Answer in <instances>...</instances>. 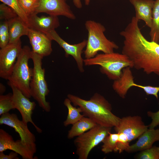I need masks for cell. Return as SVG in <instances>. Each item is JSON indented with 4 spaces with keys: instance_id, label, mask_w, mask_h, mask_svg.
<instances>
[{
    "instance_id": "obj_28",
    "label": "cell",
    "mask_w": 159,
    "mask_h": 159,
    "mask_svg": "<svg viewBox=\"0 0 159 159\" xmlns=\"http://www.w3.org/2000/svg\"><path fill=\"white\" fill-rule=\"evenodd\" d=\"M9 35L8 21L4 20L0 24V47L3 48L9 42Z\"/></svg>"
},
{
    "instance_id": "obj_31",
    "label": "cell",
    "mask_w": 159,
    "mask_h": 159,
    "mask_svg": "<svg viewBox=\"0 0 159 159\" xmlns=\"http://www.w3.org/2000/svg\"><path fill=\"white\" fill-rule=\"evenodd\" d=\"M118 137L117 139L115 152L118 151L120 153L124 151H127L129 148V142L127 136L124 133H117Z\"/></svg>"
},
{
    "instance_id": "obj_10",
    "label": "cell",
    "mask_w": 159,
    "mask_h": 159,
    "mask_svg": "<svg viewBox=\"0 0 159 159\" xmlns=\"http://www.w3.org/2000/svg\"><path fill=\"white\" fill-rule=\"evenodd\" d=\"M20 39L17 42L9 43L0 50V77L8 80L11 74L17 58L22 49Z\"/></svg>"
},
{
    "instance_id": "obj_7",
    "label": "cell",
    "mask_w": 159,
    "mask_h": 159,
    "mask_svg": "<svg viewBox=\"0 0 159 159\" xmlns=\"http://www.w3.org/2000/svg\"><path fill=\"white\" fill-rule=\"evenodd\" d=\"M112 128L97 124L94 127L78 136L74 140L76 153L79 159H87L90 153L102 142L111 132Z\"/></svg>"
},
{
    "instance_id": "obj_17",
    "label": "cell",
    "mask_w": 159,
    "mask_h": 159,
    "mask_svg": "<svg viewBox=\"0 0 159 159\" xmlns=\"http://www.w3.org/2000/svg\"><path fill=\"white\" fill-rule=\"evenodd\" d=\"M29 27L47 34L58 28L60 25L58 16L49 15L39 17L36 14L29 16Z\"/></svg>"
},
{
    "instance_id": "obj_6",
    "label": "cell",
    "mask_w": 159,
    "mask_h": 159,
    "mask_svg": "<svg viewBox=\"0 0 159 159\" xmlns=\"http://www.w3.org/2000/svg\"><path fill=\"white\" fill-rule=\"evenodd\" d=\"M43 57L31 51V59L33 63L32 74L30 83L31 97L38 102L44 111H50V103L46 100L49 92L45 78V69L42 67Z\"/></svg>"
},
{
    "instance_id": "obj_13",
    "label": "cell",
    "mask_w": 159,
    "mask_h": 159,
    "mask_svg": "<svg viewBox=\"0 0 159 159\" xmlns=\"http://www.w3.org/2000/svg\"><path fill=\"white\" fill-rule=\"evenodd\" d=\"M52 40L56 42L64 50L65 56H72L76 61L79 70L81 72L84 71L83 68L84 59L82 57V54L84 48L86 47L87 40L75 44H70L62 39L57 33L55 30H53L46 34Z\"/></svg>"
},
{
    "instance_id": "obj_29",
    "label": "cell",
    "mask_w": 159,
    "mask_h": 159,
    "mask_svg": "<svg viewBox=\"0 0 159 159\" xmlns=\"http://www.w3.org/2000/svg\"><path fill=\"white\" fill-rule=\"evenodd\" d=\"M137 158L139 159H159V147L152 146L141 151Z\"/></svg>"
},
{
    "instance_id": "obj_27",
    "label": "cell",
    "mask_w": 159,
    "mask_h": 159,
    "mask_svg": "<svg viewBox=\"0 0 159 159\" xmlns=\"http://www.w3.org/2000/svg\"><path fill=\"white\" fill-rule=\"evenodd\" d=\"M0 0L3 3L6 4L12 9L16 12L18 16L20 17L28 26V17L21 7L18 0Z\"/></svg>"
},
{
    "instance_id": "obj_26",
    "label": "cell",
    "mask_w": 159,
    "mask_h": 159,
    "mask_svg": "<svg viewBox=\"0 0 159 159\" xmlns=\"http://www.w3.org/2000/svg\"><path fill=\"white\" fill-rule=\"evenodd\" d=\"M40 0H18L22 9L28 16L36 14V11L38 7Z\"/></svg>"
},
{
    "instance_id": "obj_15",
    "label": "cell",
    "mask_w": 159,
    "mask_h": 159,
    "mask_svg": "<svg viewBox=\"0 0 159 159\" xmlns=\"http://www.w3.org/2000/svg\"><path fill=\"white\" fill-rule=\"evenodd\" d=\"M10 150L20 155L23 159H34L36 153L21 140L14 141L12 136L2 129H0V152Z\"/></svg>"
},
{
    "instance_id": "obj_18",
    "label": "cell",
    "mask_w": 159,
    "mask_h": 159,
    "mask_svg": "<svg viewBox=\"0 0 159 159\" xmlns=\"http://www.w3.org/2000/svg\"><path fill=\"white\" fill-rule=\"evenodd\" d=\"M157 141H159V129L149 128L138 138L135 143L130 146L126 151H141L151 148Z\"/></svg>"
},
{
    "instance_id": "obj_21",
    "label": "cell",
    "mask_w": 159,
    "mask_h": 159,
    "mask_svg": "<svg viewBox=\"0 0 159 159\" xmlns=\"http://www.w3.org/2000/svg\"><path fill=\"white\" fill-rule=\"evenodd\" d=\"M97 124L93 120L87 117H83L73 125L69 131L67 138L69 139L79 136L96 126Z\"/></svg>"
},
{
    "instance_id": "obj_19",
    "label": "cell",
    "mask_w": 159,
    "mask_h": 159,
    "mask_svg": "<svg viewBox=\"0 0 159 159\" xmlns=\"http://www.w3.org/2000/svg\"><path fill=\"white\" fill-rule=\"evenodd\" d=\"M134 6L135 17L139 21H143L150 28L152 25V11L155 1L153 0H129Z\"/></svg>"
},
{
    "instance_id": "obj_23",
    "label": "cell",
    "mask_w": 159,
    "mask_h": 159,
    "mask_svg": "<svg viewBox=\"0 0 159 159\" xmlns=\"http://www.w3.org/2000/svg\"><path fill=\"white\" fill-rule=\"evenodd\" d=\"M152 25L150 32L151 40L159 43V0L155 1L152 11Z\"/></svg>"
},
{
    "instance_id": "obj_30",
    "label": "cell",
    "mask_w": 159,
    "mask_h": 159,
    "mask_svg": "<svg viewBox=\"0 0 159 159\" xmlns=\"http://www.w3.org/2000/svg\"><path fill=\"white\" fill-rule=\"evenodd\" d=\"M18 16L14 10L6 4L0 5V19L8 20Z\"/></svg>"
},
{
    "instance_id": "obj_11",
    "label": "cell",
    "mask_w": 159,
    "mask_h": 159,
    "mask_svg": "<svg viewBox=\"0 0 159 159\" xmlns=\"http://www.w3.org/2000/svg\"><path fill=\"white\" fill-rule=\"evenodd\" d=\"M148 128L138 115L128 116L120 118L118 125L114 127L116 133L122 132L127 136L129 142L135 140Z\"/></svg>"
},
{
    "instance_id": "obj_3",
    "label": "cell",
    "mask_w": 159,
    "mask_h": 159,
    "mask_svg": "<svg viewBox=\"0 0 159 159\" xmlns=\"http://www.w3.org/2000/svg\"><path fill=\"white\" fill-rule=\"evenodd\" d=\"M84 63L85 66H100L101 72L105 74L109 79L114 80L120 78L123 69L133 67L132 62L127 56L122 53L114 52L97 54L93 57L85 59Z\"/></svg>"
},
{
    "instance_id": "obj_8",
    "label": "cell",
    "mask_w": 159,
    "mask_h": 159,
    "mask_svg": "<svg viewBox=\"0 0 159 159\" xmlns=\"http://www.w3.org/2000/svg\"><path fill=\"white\" fill-rule=\"evenodd\" d=\"M122 70L120 78L114 80L112 85L113 90L120 97L124 98L129 89L135 86L143 89L147 95H153L158 99L159 86H144L136 84L134 82L130 68L126 67Z\"/></svg>"
},
{
    "instance_id": "obj_16",
    "label": "cell",
    "mask_w": 159,
    "mask_h": 159,
    "mask_svg": "<svg viewBox=\"0 0 159 159\" xmlns=\"http://www.w3.org/2000/svg\"><path fill=\"white\" fill-rule=\"evenodd\" d=\"M27 36L34 52L43 58L51 54L52 40L46 34L29 28Z\"/></svg>"
},
{
    "instance_id": "obj_36",
    "label": "cell",
    "mask_w": 159,
    "mask_h": 159,
    "mask_svg": "<svg viewBox=\"0 0 159 159\" xmlns=\"http://www.w3.org/2000/svg\"><path fill=\"white\" fill-rule=\"evenodd\" d=\"M85 4L86 5H88L90 4V0H85Z\"/></svg>"
},
{
    "instance_id": "obj_33",
    "label": "cell",
    "mask_w": 159,
    "mask_h": 159,
    "mask_svg": "<svg viewBox=\"0 0 159 159\" xmlns=\"http://www.w3.org/2000/svg\"><path fill=\"white\" fill-rule=\"evenodd\" d=\"M18 154L14 152H11L8 155H6L3 152H0V159H19Z\"/></svg>"
},
{
    "instance_id": "obj_24",
    "label": "cell",
    "mask_w": 159,
    "mask_h": 159,
    "mask_svg": "<svg viewBox=\"0 0 159 159\" xmlns=\"http://www.w3.org/2000/svg\"><path fill=\"white\" fill-rule=\"evenodd\" d=\"M118 137V133L110 132L102 142L103 144L102 146V151L105 154L115 152Z\"/></svg>"
},
{
    "instance_id": "obj_2",
    "label": "cell",
    "mask_w": 159,
    "mask_h": 159,
    "mask_svg": "<svg viewBox=\"0 0 159 159\" xmlns=\"http://www.w3.org/2000/svg\"><path fill=\"white\" fill-rule=\"evenodd\" d=\"M67 98L74 105L81 108L85 116L97 124L111 128L118 125L120 118L112 112L111 104L100 94L95 93L89 100L71 94L68 95Z\"/></svg>"
},
{
    "instance_id": "obj_22",
    "label": "cell",
    "mask_w": 159,
    "mask_h": 159,
    "mask_svg": "<svg viewBox=\"0 0 159 159\" xmlns=\"http://www.w3.org/2000/svg\"><path fill=\"white\" fill-rule=\"evenodd\" d=\"M70 100L68 98H66L64 101V104L67 107L68 113L67 118L64 122V125L67 126L70 125H73L80 120L84 116L81 114L82 110L81 108L73 106L71 104Z\"/></svg>"
},
{
    "instance_id": "obj_1",
    "label": "cell",
    "mask_w": 159,
    "mask_h": 159,
    "mask_svg": "<svg viewBox=\"0 0 159 159\" xmlns=\"http://www.w3.org/2000/svg\"><path fill=\"white\" fill-rule=\"evenodd\" d=\"M138 21L132 20L120 33L124 40L122 53L132 62L133 68L148 74L159 76V44L148 41L143 35Z\"/></svg>"
},
{
    "instance_id": "obj_12",
    "label": "cell",
    "mask_w": 159,
    "mask_h": 159,
    "mask_svg": "<svg viewBox=\"0 0 159 159\" xmlns=\"http://www.w3.org/2000/svg\"><path fill=\"white\" fill-rule=\"evenodd\" d=\"M12 91V100L15 109L20 112L22 121L26 125L30 122L34 126L37 131L41 133L42 131L33 122L32 119L33 111L36 107L34 102L31 101L29 98L26 97L22 93L15 87L11 85Z\"/></svg>"
},
{
    "instance_id": "obj_34",
    "label": "cell",
    "mask_w": 159,
    "mask_h": 159,
    "mask_svg": "<svg viewBox=\"0 0 159 159\" xmlns=\"http://www.w3.org/2000/svg\"><path fill=\"white\" fill-rule=\"evenodd\" d=\"M73 2L74 6L78 9H81L82 5L80 0H73Z\"/></svg>"
},
{
    "instance_id": "obj_25",
    "label": "cell",
    "mask_w": 159,
    "mask_h": 159,
    "mask_svg": "<svg viewBox=\"0 0 159 159\" xmlns=\"http://www.w3.org/2000/svg\"><path fill=\"white\" fill-rule=\"evenodd\" d=\"M12 93L0 95V115L9 112L12 109H15L12 100Z\"/></svg>"
},
{
    "instance_id": "obj_35",
    "label": "cell",
    "mask_w": 159,
    "mask_h": 159,
    "mask_svg": "<svg viewBox=\"0 0 159 159\" xmlns=\"http://www.w3.org/2000/svg\"><path fill=\"white\" fill-rule=\"evenodd\" d=\"M0 95H2L5 92L6 88L5 86L2 83H0Z\"/></svg>"
},
{
    "instance_id": "obj_14",
    "label": "cell",
    "mask_w": 159,
    "mask_h": 159,
    "mask_svg": "<svg viewBox=\"0 0 159 159\" xmlns=\"http://www.w3.org/2000/svg\"><path fill=\"white\" fill-rule=\"evenodd\" d=\"M67 0H40L37 9V14L46 13L49 15L64 16L71 19H74L76 16L67 4Z\"/></svg>"
},
{
    "instance_id": "obj_32",
    "label": "cell",
    "mask_w": 159,
    "mask_h": 159,
    "mask_svg": "<svg viewBox=\"0 0 159 159\" xmlns=\"http://www.w3.org/2000/svg\"><path fill=\"white\" fill-rule=\"evenodd\" d=\"M147 114L152 120L151 123L148 125V128H154L159 125V110L156 112L148 111Z\"/></svg>"
},
{
    "instance_id": "obj_5",
    "label": "cell",
    "mask_w": 159,
    "mask_h": 159,
    "mask_svg": "<svg viewBox=\"0 0 159 159\" xmlns=\"http://www.w3.org/2000/svg\"><path fill=\"white\" fill-rule=\"evenodd\" d=\"M31 50L28 45L24 46L17 58L12 72L8 79V85L19 90L26 97H31L30 83L32 74V68L28 64L31 59Z\"/></svg>"
},
{
    "instance_id": "obj_4",
    "label": "cell",
    "mask_w": 159,
    "mask_h": 159,
    "mask_svg": "<svg viewBox=\"0 0 159 159\" xmlns=\"http://www.w3.org/2000/svg\"><path fill=\"white\" fill-rule=\"evenodd\" d=\"M85 25L88 32L86 48L84 52L85 59L94 57L99 51L104 53H109L118 48V45L108 39L105 35L106 29L101 23L88 20Z\"/></svg>"
},
{
    "instance_id": "obj_9",
    "label": "cell",
    "mask_w": 159,
    "mask_h": 159,
    "mask_svg": "<svg viewBox=\"0 0 159 159\" xmlns=\"http://www.w3.org/2000/svg\"><path fill=\"white\" fill-rule=\"evenodd\" d=\"M1 116L0 125H5L13 128L18 133L21 141L36 152L35 137L30 131L27 125L22 120H19L15 114H10L8 112Z\"/></svg>"
},
{
    "instance_id": "obj_20",
    "label": "cell",
    "mask_w": 159,
    "mask_h": 159,
    "mask_svg": "<svg viewBox=\"0 0 159 159\" xmlns=\"http://www.w3.org/2000/svg\"><path fill=\"white\" fill-rule=\"evenodd\" d=\"M8 21L9 40V43L16 42L22 36H27L29 27L18 16Z\"/></svg>"
}]
</instances>
